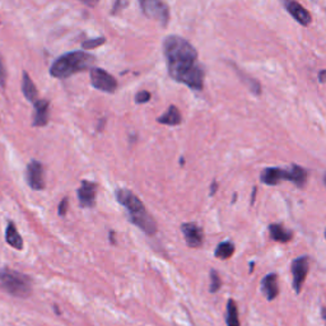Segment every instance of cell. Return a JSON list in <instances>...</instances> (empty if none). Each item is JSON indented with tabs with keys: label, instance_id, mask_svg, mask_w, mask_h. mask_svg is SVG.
I'll return each instance as SVG.
<instances>
[{
	"label": "cell",
	"instance_id": "ba28073f",
	"mask_svg": "<svg viewBox=\"0 0 326 326\" xmlns=\"http://www.w3.org/2000/svg\"><path fill=\"white\" fill-rule=\"evenodd\" d=\"M116 199L122 207L127 208V210L129 212V214L132 213L140 212V210H144V204L142 203V200L128 189H119L116 191Z\"/></svg>",
	"mask_w": 326,
	"mask_h": 326
},
{
	"label": "cell",
	"instance_id": "5b68a950",
	"mask_svg": "<svg viewBox=\"0 0 326 326\" xmlns=\"http://www.w3.org/2000/svg\"><path fill=\"white\" fill-rule=\"evenodd\" d=\"M139 3L145 17L157 20L163 27H166L169 19V10L166 3L162 0H139Z\"/></svg>",
	"mask_w": 326,
	"mask_h": 326
},
{
	"label": "cell",
	"instance_id": "52a82bcc",
	"mask_svg": "<svg viewBox=\"0 0 326 326\" xmlns=\"http://www.w3.org/2000/svg\"><path fill=\"white\" fill-rule=\"evenodd\" d=\"M310 268L309 256H301L292 261V275H293V288L296 293H299L305 283Z\"/></svg>",
	"mask_w": 326,
	"mask_h": 326
},
{
	"label": "cell",
	"instance_id": "ffe728a7",
	"mask_svg": "<svg viewBox=\"0 0 326 326\" xmlns=\"http://www.w3.org/2000/svg\"><path fill=\"white\" fill-rule=\"evenodd\" d=\"M227 326H240V319H238V309L235 299H228L227 304V315H225Z\"/></svg>",
	"mask_w": 326,
	"mask_h": 326
},
{
	"label": "cell",
	"instance_id": "83f0119b",
	"mask_svg": "<svg viewBox=\"0 0 326 326\" xmlns=\"http://www.w3.org/2000/svg\"><path fill=\"white\" fill-rule=\"evenodd\" d=\"M317 78H319L320 83H326V70H325V69H324V70L320 71L319 76H317Z\"/></svg>",
	"mask_w": 326,
	"mask_h": 326
},
{
	"label": "cell",
	"instance_id": "7c38bea8",
	"mask_svg": "<svg viewBox=\"0 0 326 326\" xmlns=\"http://www.w3.org/2000/svg\"><path fill=\"white\" fill-rule=\"evenodd\" d=\"M130 215V220L134 223L135 225L140 228L147 235H155L157 232V223L152 218V215L147 212V210H140V212L132 213Z\"/></svg>",
	"mask_w": 326,
	"mask_h": 326
},
{
	"label": "cell",
	"instance_id": "d4e9b609",
	"mask_svg": "<svg viewBox=\"0 0 326 326\" xmlns=\"http://www.w3.org/2000/svg\"><path fill=\"white\" fill-rule=\"evenodd\" d=\"M149 99H151V93L147 91L139 92V93L135 96V102H137V104H145V102H148Z\"/></svg>",
	"mask_w": 326,
	"mask_h": 326
},
{
	"label": "cell",
	"instance_id": "d6a6232c",
	"mask_svg": "<svg viewBox=\"0 0 326 326\" xmlns=\"http://www.w3.org/2000/svg\"><path fill=\"white\" fill-rule=\"evenodd\" d=\"M325 238H326V230H325Z\"/></svg>",
	"mask_w": 326,
	"mask_h": 326
},
{
	"label": "cell",
	"instance_id": "603a6c76",
	"mask_svg": "<svg viewBox=\"0 0 326 326\" xmlns=\"http://www.w3.org/2000/svg\"><path fill=\"white\" fill-rule=\"evenodd\" d=\"M105 42H106V40H105L104 37L93 38V40L84 41V42L82 43V47H83L84 50H93V48H96V47H98V46L104 45Z\"/></svg>",
	"mask_w": 326,
	"mask_h": 326
},
{
	"label": "cell",
	"instance_id": "277c9868",
	"mask_svg": "<svg viewBox=\"0 0 326 326\" xmlns=\"http://www.w3.org/2000/svg\"><path fill=\"white\" fill-rule=\"evenodd\" d=\"M260 180L266 185H278L281 181H291L298 187H304L307 180V171L301 166L292 164L291 169H283L279 167H268L260 174Z\"/></svg>",
	"mask_w": 326,
	"mask_h": 326
},
{
	"label": "cell",
	"instance_id": "9c48e42d",
	"mask_svg": "<svg viewBox=\"0 0 326 326\" xmlns=\"http://www.w3.org/2000/svg\"><path fill=\"white\" fill-rule=\"evenodd\" d=\"M26 180L33 190L45 189V179H43V166L37 161H32L26 171Z\"/></svg>",
	"mask_w": 326,
	"mask_h": 326
},
{
	"label": "cell",
	"instance_id": "7402d4cb",
	"mask_svg": "<svg viewBox=\"0 0 326 326\" xmlns=\"http://www.w3.org/2000/svg\"><path fill=\"white\" fill-rule=\"evenodd\" d=\"M238 76L241 77V79L243 81V83H245V82L247 83V86L250 87V89L253 91V93H255V94H260L261 93V86H260V83H259L258 81H255L254 78H250V77H247L246 74H243L241 70H238Z\"/></svg>",
	"mask_w": 326,
	"mask_h": 326
},
{
	"label": "cell",
	"instance_id": "4dcf8cb0",
	"mask_svg": "<svg viewBox=\"0 0 326 326\" xmlns=\"http://www.w3.org/2000/svg\"><path fill=\"white\" fill-rule=\"evenodd\" d=\"M321 316H322V319H324V321H325V324H326V307H322V309H321Z\"/></svg>",
	"mask_w": 326,
	"mask_h": 326
},
{
	"label": "cell",
	"instance_id": "ac0fdd59",
	"mask_svg": "<svg viewBox=\"0 0 326 326\" xmlns=\"http://www.w3.org/2000/svg\"><path fill=\"white\" fill-rule=\"evenodd\" d=\"M5 240L9 243L12 247H14L15 250H22L23 248V240L20 237V235L18 233L17 227L13 224L12 222L8 223L7 230H5Z\"/></svg>",
	"mask_w": 326,
	"mask_h": 326
},
{
	"label": "cell",
	"instance_id": "3957f363",
	"mask_svg": "<svg viewBox=\"0 0 326 326\" xmlns=\"http://www.w3.org/2000/svg\"><path fill=\"white\" fill-rule=\"evenodd\" d=\"M0 288L10 296L27 298L32 293V282L19 271L3 268L0 269Z\"/></svg>",
	"mask_w": 326,
	"mask_h": 326
},
{
	"label": "cell",
	"instance_id": "f546056e",
	"mask_svg": "<svg viewBox=\"0 0 326 326\" xmlns=\"http://www.w3.org/2000/svg\"><path fill=\"white\" fill-rule=\"evenodd\" d=\"M215 191H217V182H213V185H212V191H210V195L214 194Z\"/></svg>",
	"mask_w": 326,
	"mask_h": 326
},
{
	"label": "cell",
	"instance_id": "2e32d148",
	"mask_svg": "<svg viewBox=\"0 0 326 326\" xmlns=\"http://www.w3.org/2000/svg\"><path fill=\"white\" fill-rule=\"evenodd\" d=\"M269 233H270L271 240L277 241V242H289L293 237V233L291 231L277 223L269 225Z\"/></svg>",
	"mask_w": 326,
	"mask_h": 326
},
{
	"label": "cell",
	"instance_id": "1f68e13d",
	"mask_svg": "<svg viewBox=\"0 0 326 326\" xmlns=\"http://www.w3.org/2000/svg\"><path fill=\"white\" fill-rule=\"evenodd\" d=\"M324 184L326 185V173H325V176H324Z\"/></svg>",
	"mask_w": 326,
	"mask_h": 326
},
{
	"label": "cell",
	"instance_id": "44dd1931",
	"mask_svg": "<svg viewBox=\"0 0 326 326\" xmlns=\"http://www.w3.org/2000/svg\"><path fill=\"white\" fill-rule=\"evenodd\" d=\"M235 254V246H233L232 242H222L218 245L217 250H215V258L218 259H230L231 256Z\"/></svg>",
	"mask_w": 326,
	"mask_h": 326
},
{
	"label": "cell",
	"instance_id": "8fae6325",
	"mask_svg": "<svg viewBox=\"0 0 326 326\" xmlns=\"http://www.w3.org/2000/svg\"><path fill=\"white\" fill-rule=\"evenodd\" d=\"M182 233L186 240V243L189 247L197 248L204 242V232L202 228L195 223H185L181 225Z\"/></svg>",
	"mask_w": 326,
	"mask_h": 326
},
{
	"label": "cell",
	"instance_id": "7a4b0ae2",
	"mask_svg": "<svg viewBox=\"0 0 326 326\" xmlns=\"http://www.w3.org/2000/svg\"><path fill=\"white\" fill-rule=\"evenodd\" d=\"M94 61L96 58L92 54L84 53V51H73L56 59L51 65L50 74L54 78H69L73 74L92 68Z\"/></svg>",
	"mask_w": 326,
	"mask_h": 326
},
{
	"label": "cell",
	"instance_id": "4fadbf2b",
	"mask_svg": "<svg viewBox=\"0 0 326 326\" xmlns=\"http://www.w3.org/2000/svg\"><path fill=\"white\" fill-rule=\"evenodd\" d=\"M96 192L97 185L93 182L83 181L82 186L78 189L79 203L84 208H92L96 204Z\"/></svg>",
	"mask_w": 326,
	"mask_h": 326
},
{
	"label": "cell",
	"instance_id": "9a60e30c",
	"mask_svg": "<svg viewBox=\"0 0 326 326\" xmlns=\"http://www.w3.org/2000/svg\"><path fill=\"white\" fill-rule=\"evenodd\" d=\"M35 116H33V125L35 127H45L48 122V101L40 99L35 104Z\"/></svg>",
	"mask_w": 326,
	"mask_h": 326
},
{
	"label": "cell",
	"instance_id": "5bb4252c",
	"mask_svg": "<svg viewBox=\"0 0 326 326\" xmlns=\"http://www.w3.org/2000/svg\"><path fill=\"white\" fill-rule=\"evenodd\" d=\"M261 291L268 301H273L279 294L278 286V275L275 273H270L265 275L261 281Z\"/></svg>",
	"mask_w": 326,
	"mask_h": 326
},
{
	"label": "cell",
	"instance_id": "f1b7e54d",
	"mask_svg": "<svg viewBox=\"0 0 326 326\" xmlns=\"http://www.w3.org/2000/svg\"><path fill=\"white\" fill-rule=\"evenodd\" d=\"M82 3H84V4L89 5V7H94V5L98 3V0H81Z\"/></svg>",
	"mask_w": 326,
	"mask_h": 326
},
{
	"label": "cell",
	"instance_id": "6da1fadb",
	"mask_svg": "<svg viewBox=\"0 0 326 326\" xmlns=\"http://www.w3.org/2000/svg\"><path fill=\"white\" fill-rule=\"evenodd\" d=\"M163 54L172 79L195 91H202L205 71L197 60V51L189 41L180 36H168L163 41Z\"/></svg>",
	"mask_w": 326,
	"mask_h": 326
},
{
	"label": "cell",
	"instance_id": "484cf974",
	"mask_svg": "<svg viewBox=\"0 0 326 326\" xmlns=\"http://www.w3.org/2000/svg\"><path fill=\"white\" fill-rule=\"evenodd\" d=\"M68 197H64L63 200H61L60 205H59V215H61V217H64V215L66 214V212H68Z\"/></svg>",
	"mask_w": 326,
	"mask_h": 326
},
{
	"label": "cell",
	"instance_id": "d6986e66",
	"mask_svg": "<svg viewBox=\"0 0 326 326\" xmlns=\"http://www.w3.org/2000/svg\"><path fill=\"white\" fill-rule=\"evenodd\" d=\"M22 92L26 98L30 102H32V104H35L37 101V88H36L32 79L30 78V76L26 71L23 73L22 77Z\"/></svg>",
	"mask_w": 326,
	"mask_h": 326
},
{
	"label": "cell",
	"instance_id": "8992f818",
	"mask_svg": "<svg viewBox=\"0 0 326 326\" xmlns=\"http://www.w3.org/2000/svg\"><path fill=\"white\" fill-rule=\"evenodd\" d=\"M91 83L96 89L107 93H114L117 88L116 79L101 68L91 69Z\"/></svg>",
	"mask_w": 326,
	"mask_h": 326
},
{
	"label": "cell",
	"instance_id": "e0dca14e",
	"mask_svg": "<svg viewBox=\"0 0 326 326\" xmlns=\"http://www.w3.org/2000/svg\"><path fill=\"white\" fill-rule=\"evenodd\" d=\"M157 121L160 124H164V125H169V127H174V125H179L181 124L182 121V117L181 114H180L179 109L176 106H169L168 110L157 119Z\"/></svg>",
	"mask_w": 326,
	"mask_h": 326
},
{
	"label": "cell",
	"instance_id": "cb8c5ba5",
	"mask_svg": "<svg viewBox=\"0 0 326 326\" xmlns=\"http://www.w3.org/2000/svg\"><path fill=\"white\" fill-rule=\"evenodd\" d=\"M220 286H222V282H220L219 274L215 270H212L210 271V292L215 293L220 288Z\"/></svg>",
	"mask_w": 326,
	"mask_h": 326
},
{
	"label": "cell",
	"instance_id": "30bf717a",
	"mask_svg": "<svg viewBox=\"0 0 326 326\" xmlns=\"http://www.w3.org/2000/svg\"><path fill=\"white\" fill-rule=\"evenodd\" d=\"M282 3H283L284 9H286L287 12L293 17V19L297 20L299 24L309 26L310 23H311V14H310L309 10L305 9L298 2H296V0H282Z\"/></svg>",
	"mask_w": 326,
	"mask_h": 326
},
{
	"label": "cell",
	"instance_id": "4316f807",
	"mask_svg": "<svg viewBox=\"0 0 326 326\" xmlns=\"http://www.w3.org/2000/svg\"><path fill=\"white\" fill-rule=\"evenodd\" d=\"M5 79H7V73H5L4 65H3L2 58H0V87H5Z\"/></svg>",
	"mask_w": 326,
	"mask_h": 326
}]
</instances>
